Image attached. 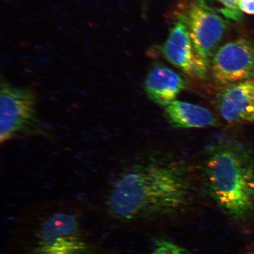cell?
<instances>
[{
  "instance_id": "cell-8",
  "label": "cell",
  "mask_w": 254,
  "mask_h": 254,
  "mask_svg": "<svg viewBox=\"0 0 254 254\" xmlns=\"http://www.w3.org/2000/svg\"><path fill=\"white\" fill-rule=\"evenodd\" d=\"M217 106L222 119L228 123L254 122V79L225 87L218 95Z\"/></svg>"
},
{
  "instance_id": "cell-12",
  "label": "cell",
  "mask_w": 254,
  "mask_h": 254,
  "mask_svg": "<svg viewBox=\"0 0 254 254\" xmlns=\"http://www.w3.org/2000/svg\"><path fill=\"white\" fill-rule=\"evenodd\" d=\"M153 254H189L182 248L168 241H162L158 244Z\"/></svg>"
},
{
  "instance_id": "cell-5",
  "label": "cell",
  "mask_w": 254,
  "mask_h": 254,
  "mask_svg": "<svg viewBox=\"0 0 254 254\" xmlns=\"http://www.w3.org/2000/svg\"><path fill=\"white\" fill-rule=\"evenodd\" d=\"M212 78L219 85L227 87L246 80L254 71V46L239 39L219 47L211 62Z\"/></svg>"
},
{
  "instance_id": "cell-10",
  "label": "cell",
  "mask_w": 254,
  "mask_h": 254,
  "mask_svg": "<svg viewBox=\"0 0 254 254\" xmlns=\"http://www.w3.org/2000/svg\"><path fill=\"white\" fill-rule=\"evenodd\" d=\"M168 123L177 129L204 128L214 126L217 120L214 114L199 105L175 100L164 107Z\"/></svg>"
},
{
  "instance_id": "cell-3",
  "label": "cell",
  "mask_w": 254,
  "mask_h": 254,
  "mask_svg": "<svg viewBox=\"0 0 254 254\" xmlns=\"http://www.w3.org/2000/svg\"><path fill=\"white\" fill-rule=\"evenodd\" d=\"M0 125L1 144L20 136L43 134L33 90L1 81Z\"/></svg>"
},
{
  "instance_id": "cell-9",
  "label": "cell",
  "mask_w": 254,
  "mask_h": 254,
  "mask_svg": "<svg viewBox=\"0 0 254 254\" xmlns=\"http://www.w3.org/2000/svg\"><path fill=\"white\" fill-rule=\"evenodd\" d=\"M186 87V82L177 72L161 64H155L148 71L144 89L149 98L166 107L176 100Z\"/></svg>"
},
{
  "instance_id": "cell-13",
  "label": "cell",
  "mask_w": 254,
  "mask_h": 254,
  "mask_svg": "<svg viewBox=\"0 0 254 254\" xmlns=\"http://www.w3.org/2000/svg\"><path fill=\"white\" fill-rule=\"evenodd\" d=\"M239 8L243 13L254 15V0H240Z\"/></svg>"
},
{
  "instance_id": "cell-6",
  "label": "cell",
  "mask_w": 254,
  "mask_h": 254,
  "mask_svg": "<svg viewBox=\"0 0 254 254\" xmlns=\"http://www.w3.org/2000/svg\"><path fill=\"white\" fill-rule=\"evenodd\" d=\"M87 250L74 216L57 213L44 222L40 231L38 254H85Z\"/></svg>"
},
{
  "instance_id": "cell-4",
  "label": "cell",
  "mask_w": 254,
  "mask_h": 254,
  "mask_svg": "<svg viewBox=\"0 0 254 254\" xmlns=\"http://www.w3.org/2000/svg\"><path fill=\"white\" fill-rule=\"evenodd\" d=\"M174 15L189 31L198 55L211 64L224 39L228 21L207 4L205 0H179Z\"/></svg>"
},
{
  "instance_id": "cell-7",
  "label": "cell",
  "mask_w": 254,
  "mask_h": 254,
  "mask_svg": "<svg viewBox=\"0 0 254 254\" xmlns=\"http://www.w3.org/2000/svg\"><path fill=\"white\" fill-rule=\"evenodd\" d=\"M158 51L168 62L190 78L200 81L207 78L211 64L196 52L189 31L182 22L174 23Z\"/></svg>"
},
{
  "instance_id": "cell-14",
  "label": "cell",
  "mask_w": 254,
  "mask_h": 254,
  "mask_svg": "<svg viewBox=\"0 0 254 254\" xmlns=\"http://www.w3.org/2000/svg\"><path fill=\"white\" fill-rule=\"evenodd\" d=\"M249 254H254V250L252 251V252H251Z\"/></svg>"
},
{
  "instance_id": "cell-2",
  "label": "cell",
  "mask_w": 254,
  "mask_h": 254,
  "mask_svg": "<svg viewBox=\"0 0 254 254\" xmlns=\"http://www.w3.org/2000/svg\"><path fill=\"white\" fill-rule=\"evenodd\" d=\"M204 171L209 190L227 214L244 217L254 206V155L245 145L222 141L206 153Z\"/></svg>"
},
{
  "instance_id": "cell-11",
  "label": "cell",
  "mask_w": 254,
  "mask_h": 254,
  "mask_svg": "<svg viewBox=\"0 0 254 254\" xmlns=\"http://www.w3.org/2000/svg\"><path fill=\"white\" fill-rule=\"evenodd\" d=\"M221 6L218 12L224 17L234 21L242 20L243 13L239 8L240 0H209Z\"/></svg>"
},
{
  "instance_id": "cell-1",
  "label": "cell",
  "mask_w": 254,
  "mask_h": 254,
  "mask_svg": "<svg viewBox=\"0 0 254 254\" xmlns=\"http://www.w3.org/2000/svg\"><path fill=\"white\" fill-rule=\"evenodd\" d=\"M187 193L188 184L177 165L150 160L120 175L111 190L109 208L124 220L166 214L182 206Z\"/></svg>"
}]
</instances>
